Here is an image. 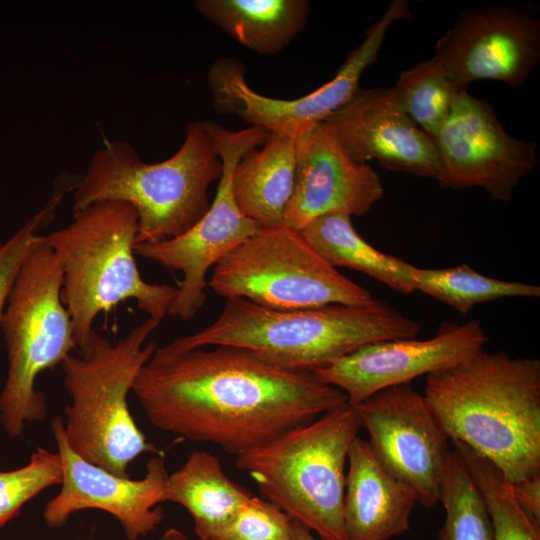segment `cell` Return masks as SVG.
I'll return each instance as SVG.
<instances>
[{"label":"cell","instance_id":"obj_1","mask_svg":"<svg viewBox=\"0 0 540 540\" xmlns=\"http://www.w3.org/2000/svg\"><path fill=\"white\" fill-rule=\"evenodd\" d=\"M131 391L154 427L235 456L348 403L314 373L225 345L181 352L157 346Z\"/></svg>","mask_w":540,"mask_h":540},{"label":"cell","instance_id":"obj_2","mask_svg":"<svg viewBox=\"0 0 540 540\" xmlns=\"http://www.w3.org/2000/svg\"><path fill=\"white\" fill-rule=\"evenodd\" d=\"M450 441L496 465L510 483L540 474V360L505 351L426 376L423 395Z\"/></svg>","mask_w":540,"mask_h":540},{"label":"cell","instance_id":"obj_3","mask_svg":"<svg viewBox=\"0 0 540 540\" xmlns=\"http://www.w3.org/2000/svg\"><path fill=\"white\" fill-rule=\"evenodd\" d=\"M420 330L419 323L383 300L365 306L276 310L230 298L212 324L165 347L176 352L219 345L240 347L278 368L314 373L363 345L416 338Z\"/></svg>","mask_w":540,"mask_h":540},{"label":"cell","instance_id":"obj_4","mask_svg":"<svg viewBox=\"0 0 540 540\" xmlns=\"http://www.w3.org/2000/svg\"><path fill=\"white\" fill-rule=\"evenodd\" d=\"M222 171L212 122L189 123L177 152L157 163L142 161L125 141H106L79 177L72 211L99 201H124L138 215L134 245L172 239L206 214L208 188Z\"/></svg>","mask_w":540,"mask_h":540},{"label":"cell","instance_id":"obj_5","mask_svg":"<svg viewBox=\"0 0 540 540\" xmlns=\"http://www.w3.org/2000/svg\"><path fill=\"white\" fill-rule=\"evenodd\" d=\"M136 209L124 201H99L73 211L65 227L45 235L63 270L61 300L72 321L76 349L94 331L101 312L134 300L149 318L161 322L178 289L146 282L134 258Z\"/></svg>","mask_w":540,"mask_h":540},{"label":"cell","instance_id":"obj_6","mask_svg":"<svg viewBox=\"0 0 540 540\" xmlns=\"http://www.w3.org/2000/svg\"><path fill=\"white\" fill-rule=\"evenodd\" d=\"M160 322L147 318L116 342L95 330L62 362L63 385L71 402L65 407L64 433L84 460L117 476L128 477L131 462L159 450L138 428L127 397L157 344H145Z\"/></svg>","mask_w":540,"mask_h":540},{"label":"cell","instance_id":"obj_7","mask_svg":"<svg viewBox=\"0 0 540 540\" xmlns=\"http://www.w3.org/2000/svg\"><path fill=\"white\" fill-rule=\"evenodd\" d=\"M361 425L346 403L313 422L236 456L266 500L321 540H346L345 465Z\"/></svg>","mask_w":540,"mask_h":540},{"label":"cell","instance_id":"obj_8","mask_svg":"<svg viewBox=\"0 0 540 540\" xmlns=\"http://www.w3.org/2000/svg\"><path fill=\"white\" fill-rule=\"evenodd\" d=\"M62 285V266L40 235L16 275L0 322L8 361L0 423L11 438L46 417L45 395L36 389V380L76 348Z\"/></svg>","mask_w":540,"mask_h":540},{"label":"cell","instance_id":"obj_9","mask_svg":"<svg viewBox=\"0 0 540 540\" xmlns=\"http://www.w3.org/2000/svg\"><path fill=\"white\" fill-rule=\"evenodd\" d=\"M218 295L276 310L372 304L371 293L328 264L301 231L260 229L225 255L207 282Z\"/></svg>","mask_w":540,"mask_h":540},{"label":"cell","instance_id":"obj_10","mask_svg":"<svg viewBox=\"0 0 540 540\" xmlns=\"http://www.w3.org/2000/svg\"><path fill=\"white\" fill-rule=\"evenodd\" d=\"M410 17L406 0H394L365 31V38L350 51L331 80L295 99H276L250 87L245 66L234 58H220L207 72V83L217 113L235 116L249 127L296 138L344 106L360 88L363 72L377 61L389 27Z\"/></svg>","mask_w":540,"mask_h":540},{"label":"cell","instance_id":"obj_11","mask_svg":"<svg viewBox=\"0 0 540 540\" xmlns=\"http://www.w3.org/2000/svg\"><path fill=\"white\" fill-rule=\"evenodd\" d=\"M222 176L214 201L206 214L188 231L155 243L133 246L134 253L183 274L168 315L192 319L206 302L207 272L225 255L261 228L237 207L232 191V174L239 160L261 146L268 132L257 127L231 131L212 123Z\"/></svg>","mask_w":540,"mask_h":540},{"label":"cell","instance_id":"obj_12","mask_svg":"<svg viewBox=\"0 0 540 540\" xmlns=\"http://www.w3.org/2000/svg\"><path fill=\"white\" fill-rule=\"evenodd\" d=\"M353 407L373 454L388 473L420 505L431 508L441 502L451 449L423 395L405 383Z\"/></svg>","mask_w":540,"mask_h":540},{"label":"cell","instance_id":"obj_13","mask_svg":"<svg viewBox=\"0 0 540 540\" xmlns=\"http://www.w3.org/2000/svg\"><path fill=\"white\" fill-rule=\"evenodd\" d=\"M445 189L482 188L507 202L519 182L537 165V143L510 136L490 103L459 92L451 112L434 137Z\"/></svg>","mask_w":540,"mask_h":540},{"label":"cell","instance_id":"obj_14","mask_svg":"<svg viewBox=\"0 0 540 540\" xmlns=\"http://www.w3.org/2000/svg\"><path fill=\"white\" fill-rule=\"evenodd\" d=\"M434 49L459 91L478 80L519 88L540 61V21L526 6L470 8L457 16Z\"/></svg>","mask_w":540,"mask_h":540},{"label":"cell","instance_id":"obj_15","mask_svg":"<svg viewBox=\"0 0 540 540\" xmlns=\"http://www.w3.org/2000/svg\"><path fill=\"white\" fill-rule=\"evenodd\" d=\"M51 429L63 467L61 489L47 502L43 518L50 528L64 526L72 514L99 509L115 517L128 540H139L163 520L160 503L166 502L169 473L162 455L146 463L145 476L138 480L117 476L92 464L68 444L64 420L56 416Z\"/></svg>","mask_w":540,"mask_h":540},{"label":"cell","instance_id":"obj_16","mask_svg":"<svg viewBox=\"0 0 540 540\" xmlns=\"http://www.w3.org/2000/svg\"><path fill=\"white\" fill-rule=\"evenodd\" d=\"M487 340L478 319L445 321L429 339L398 338L366 344L314 374L343 391L348 404L354 406L383 389L467 361L483 351Z\"/></svg>","mask_w":540,"mask_h":540},{"label":"cell","instance_id":"obj_17","mask_svg":"<svg viewBox=\"0 0 540 540\" xmlns=\"http://www.w3.org/2000/svg\"><path fill=\"white\" fill-rule=\"evenodd\" d=\"M295 156V186L284 215L288 227L300 231L330 213L364 215L384 194L379 175L349 157L326 120L295 138Z\"/></svg>","mask_w":540,"mask_h":540},{"label":"cell","instance_id":"obj_18","mask_svg":"<svg viewBox=\"0 0 540 540\" xmlns=\"http://www.w3.org/2000/svg\"><path fill=\"white\" fill-rule=\"evenodd\" d=\"M326 121L349 157L376 160L397 172L438 179L441 163L435 140L409 117L393 87L359 88Z\"/></svg>","mask_w":540,"mask_h":540},{"label":"cell","instance_id":"obj_19","mask_svg":"<svg viewBox=\"0 0 540 540\" xmlns=\"http://www.w3.org/2000/svg\"><path fill=\"white\" fill-rule=\"evenodd\" d=\"M343 518L346 540H388L408 531L415 498L381 465L368 441L348 451Z\"/></svg>","mask_w":540,"mask_h":540},{"label":"cell","instance_id":"obj_20","mask_svg":"<svg viewBox=\"0 0 540 540\" xmlns=\"http://www.w3.org/2000/svg\"><path fill=\"white\" fill-rule=\"evenodd\" d=\"M261 146L236 164L232 191L239 210L266 229L284 225L295 186V138L269 133Z\"/></svg>","mask_w":540,"mask_h":540},{"label":"cell","instance_id":"obj_21","mask_svg":"<svg viewBox=\"0 0 540 540\" xmlns=\"http://www.w3.org/2000/svg\"><path fill=\"white\" fill-rule=\"evenodd\" d=\"M195 10L234 41L261 55L283 51L304 29L307 0H198Z\"/></svg>","mask_w":540,"mask_h":540},{"label":"cell","instance_id":"obj_22","mask_svg":"<svg viewBox=\"0 0 540 540\" xmlns=\"http://www.w3.org/2000/svg\"><path fill=\"white\" fill-rule=\"evenodd\" d=\"M252 495L225 474L217 456L199 450L169 474L166 487V502L188 511L200 540H211Z\"/></svg>","mask_w":540,"mask_h":540},{"label":"cell","instance_id":"obj_23","mask_svg":"<svg viewBox=\"0 0 540 540\" xmlns=\"http://www.w3.org/2000/svg\"><path fill=\"white\" fill-rule=\"evenodd\" d=\"M306 241L332 267L362 272L404 294L416 291V268L407 261L381 252L355 230L351 216L330 213L300 230Z\"/></svg>","mask_w":540,"mask_h":540},{"label":"cell","instance_id":"obj_24","mask_svg":"<svg viewBox=\"0 0 540 540\" xmlns=\"http://www.w3.org/2000/svg\"><path fill=\"white\" fill-rule=\"evenodd\" d=\"M415 288L461 314L480 303L501 298L540 296V287L519 281H506L476 272L467 264L454 267L416 268Z\"/></svg>","mask_w":540,"mask_h":540},{"label":"cell","instance_id":"obj_25","mask_svg":"<svg viewBox=\"0 0 540 540\" xmlns=\"http://www.w3.org/2000/svg\"><path fill=\"white\" fill-rule=\"evenodd\" d=\"M479 490L489 514L493 540H540V524L518 504L512 484L491 461L451 441Z\"/></svg>","mask_w":540,"mask_h":540},{"label":"cell","instance_id":"obj_26","mask_svg":"<svg viewBox=\"0 0 540 540\" xmlns=\"http://www.w3.org/2000/svg\"><path fill=\"white\" fill-rule=\"evenodd\" d=\"M393 89L409 117L433 138L461 92L435 55L401 72Z\"/></svg>","mask_w":540,"mask_h":540},{"label":"cell","instance_id":"obj_27","mask_svg":"<svg viewBox=\"0 0 540 540\" xmlns=\"http://www.w3.org/2000/svg\"><path fill=\"white\" fill-rule=\"evenodd\" d=\"M441 503L445 520L436 540H493L483 498L454 449L448 458Z\"/></svg>","mask_w":540,"mask_h":540},{"label":"cell","instance_id":"obj_28","mask_svg":"<svg viewBox=\"0 0 540 540\" xmlns=\"http://www.w3.org/2000/svg\"><path fill=\"white\" fill-rule=\"evenodd\" d=\"M63 467L58 452L38 447L26 465L0 471V528L12 520L22 506L44 489L61 484Z\"/></svg>","mask_w":540,"mask_h":540},{"label":"cell","instance_id":"obj_29","mask_svg":"<svg viewBox=\"0 0 540 540\" xmlns=\"http://www.w3.org/2000/svg\"><path fill=\"white\" fill-rule=\"evenodd\" d=\"M74 180L70 174L59 175L53 193L45 205L8 240L0 244V322L13 282L25 257L38 240L40 228L52 221L65 193L74 189Z\"/></svg>","mask_w":540,"mask_h":540},{"label":"cell","instance_id":"obj_30","mask_svg":"<svg viewBox=\"0 0 540 540\" xmlns=\"http://www.w3.org/2000/svg\"><path fill=\"white\" fill-rule=\"evenodd\" d=\"M211 540H293V519L274 503L252 495Z\"/></svg>","mask_w":540,"mask_h":540},{"label":"cell","instance_id":"obj_31","mask_svg":"<svg viewBox=\"0 0 540 540\" xmlns=\"http://www.w3.org/2000/svg\"><path fill=\"white\" fill-rule=\"evenodd\" d=\"M511 484L520 507L540 524V474Z\"/></svg>","mask_w":540,"mask_h":540},{"label":"cell","instance_id":"obj_32","mask_svg":"<svg viewBox=\"0 0 540 540\" xmlns=\"http://www.w3.org/2000/svg\"><path fill=\"white\" fill-rule=\"evenodd\" d=\"M293 540H316L311 531L301 523L293 520Z\"/></svg>","mask_w":540,"mask_h":540},{"label":"cell","instance_id":"obj_33","mask_svg":"<svg viewBox=\"0 0 540 540\" xmlns=\"http://www.w3.org/2000/svg\"><path fill=\"white\" fill-rule=\"evenodd\" d=\"M159 540H189L187 536L176 528H170L163 533Z\"/></svg>","mask_w":540,"mask_h":540}]
</instances>
